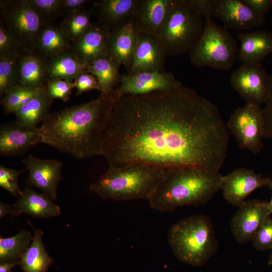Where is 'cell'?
Returning a JSON list of instances; mask_svg holds the SVG:
<instances>
[{
  "instance_id": "836d02e7",
  "label": "cell",
  "mask_w": 272,
  "mask_h": 272,
  "mask_svg": "<svg viewBox=\"0 0 272 272\" xmlns=\"http://www.w3.org/2000/svg\"><path fill=\"white\" fill-rule=\"evenodd\" d=\"M49 22L64 16L61 0H28Z\"/></svg>"
},
{
  "instance_id": "5b68a950",
  "label": "cell",
  "mask_w": 272,
  "mask_h": 272,
  "mask_svg": "<svg viewBox=\"0 0 272 272\" xmlns=\"http://www.w3.org/2000/svg\"><path fill=\"white\" fill-rule=\"evenodd\" d=\"M168 241L179 261L196 266L204 264L218 248L212 223L203 215L190 216L173 225Z\"/></svg>"
},
{
  "instance_id": "83f0119b",
  "label": "cell",
  "mask_w": 272,
  "mask_h": 272,
  "mask_svg": "<svg viewBox=\"0 0 272 272\" xmlns=\"http://www.w3.org/2000/svg\"><path fill=\"white\" fill-rule=\"evenodd\" d=\"M71 45L70 41L59 25L48 23L39 33V53L45 60L70 49Z\"/></svg>"
},
{
  "instance_id": "b9f144b4",
  "label": "cell",
  "mask_w": 272,
  "mask_h": 272,
  "mask_svg": "<svg viewBox=\"0 0 272 272\" xmlns=\"http://www.w3.org/2000/svg\"><path fill=\"white\" fill-rule=\"evenodd\" d=\"M249 7L257 14L265 17L272 6V0H243Z\"/></svg>"
},
{
  "instance_id": "d6a6232c",
  "label": "cell",
  "mask_w": 272,
  "mask_h": 272,
  "mask_svg": "<svg viewBox=\"0 0 272 272\" xmlns=\"http://www.w3.org/2000/svg\"><path fill=\"white\" fill-rule=\"evenodd\" d=\"M19 57L0 56V95L18 85V64Z\"/></svg>"
},
{
  "instance_id": "7a4b0ae2",
  "label": "cell",
  "mask_w": 272,
  "mask_h": 272,
  "mask_svg": "<svg viewBox=\"0 0 272 272\" xmlns=\"http://www.w3.org/2000/svg\"><path fill=\"white\" fill-rule=\"evenodd\" d=\"M121 97L115 89L92 101L50 113L39 127L42 143L78 159L101 155L110 117Z\"/></svg>"
},
{
  "instance_id": "7dc6e473",
  "label": "cell",
  "mask_w": 272,
  "mask_h": 272,
  "mask_svg": "<svg viewBox=\"0 0 272 272\" xmlns=\"http://www.w3.org/2000/svg\"><path fill=\"white\" fill-rule=\"evenodd\" d=\"M267 265L269 266L272 265V251L269 256L268 261H267Z\"/></svg>"
},
{
  "instance_id": "7c38bea8",
  "label": "cell",
  "mask_w": 272,
  "mask_h": 272,
  "mask_svg": "<svg viewBox=\"0 0 272 272\" xmlns=\"http://www.w3.org/2000/svg\"><path fill=\"white\" fill-rule=\"evenodd\" d=\"M272 183L269 177H263L253 170L238 168L226 175L222 187L225 199L232 205L239 207L255 190L268 186Z\"/></svg>"
},
{
  "instance_id": "c3c4849f",
  "label": "cell",
  "mask_w": 272,
  "mask_h": 272,
  "mask_svg": "<svg viewBox=\"0 0 272 272\" xmlns=\"http://www.w3.org/2000/svg\"><path fill=\"white\" fill-rule=\"evenodd\" d=\"M10 272H12V271H10Z\"/></svg>"
},
{
  "instance_id": "2e32d148",
  "label": "cell",
  "mask_w": 272,
  "mask_h": 272,
  "mask_svg": "<svg viewBox=\"0 0 272 272\" xmlns=\"http://www.w3.org/2000/svg\"><path fill=\"white\" fill-rule=\"evenodd\" d=\"M214 17L226 28L236 30L259 27L265 21V17L256 13L243 0H218Z\"/></svg>"
},
{
  "instance_id": "d6986e66",
  "label": "cell",
  "mask_w": 272,
  "mask_h": 272,
  "mask_svg": "<svg viewBox=\"0 0 272 272\" xmlns=\"http://www.w3.org/2000/svg\"><path fill=\"white\" fill-rule=\"evenodd\" d=\"M42 143L39 127L25 130L15 122L1 126L0 129V153L5 156H15L24 153Z\"/></svg>"
},
{
  "instance_id": "ba28073f",
  "label": "cell",
  "mask_w": 272,
  "mask_h": 272,
  "mask_svg": "<svg viewBox=\"0 0 272 272\" xmlns=\"http://www.w3.org/2000/svg\"><path fill=\"white\" fill-rule=\"evenodd\" d=\"M0 23L23 49L27 53L41 57L38 50L39 35L49 22L28 1H0Z\"/></svg>"
},
{
  "instance_id": "f35d334b",
  "label": "cell",
  "mask_w": 272,
  "mask_h": 272,
  "mask_svg": "<svg viewBox=\"0 0 272 272\" xmlns=\"http://www.w3.org/2000/svg\"><path fill=\"white\" fill-rule=\"evenodd\" d=\"M266 98L262 112L264 121V138L272 141V72L268 75Z\"/></svg>"
},
{
  "instance_id": "52a82bcc",
  "label": "cell",
  "mask_w": 272,
  "mask_h": 272,
  "mask_svg": "<svg viewBox=\"0 0 272 272\" xmlns=\"http://www.w3.org/2000/svg\"><path fill=\"white\" fill-rule=\"evenodd\" d=\"M237 52V42L228 29L212 19L206 20L201 37L188 52L195 67L227 71L232 67Z\"/></svg>"
},
{
  "instance_id": "9a60e30c",
  "label": "cell",
  "mask_w": 272,
  "mask_h": 272,
  "mask_svg": "<svg viewBox=\"0 0 272 272\" xmlns=\"http://www.w3.org/2000/svg\"><path fill=\"white\" fill-rule=\"evenodd\" d=\"M22 162L29 170L26 182L38 188L54 200L57 196V186L62 180V163L55 159H39L31 154L23 159Z\"/></svg>"
},
{
  "instance_id": "4dcf8cb0",
  "label": "cell",
  "mask_w": 272,
  "mask_h": 272,
  "mask_svg": "<svg viewBox=\"0 0 272 272\" xmlns=\"http://www.w3.org/2000/svg\"><path fill=\"white\" fill-rule=\"evenodd\" d=\"M33 238L30 232L23 230L13 237H1L0 263L20 260L29 248Z\"/></svg>"
},
{
  "instance_id": "484cf974",
  "label": "cell",
  "mask_w": 272,
  "mask_h": 272,
  "mask_svg": "<svg viewBox=\"0 0 272 272\" xmlns=\"http://www.w3.org/2000/svg\"><path fill=\"white\" fill-rule=\"evenodd\" d=\"M30 226L34 229L32 242L20 260V265L24 272H46L54 262L48 254L42 242L43 231L35 229L30 222Z\"/></svg>"
},
{
  "instance_id": "f6af8a7d",
  "label": "cell",
  "mask_w": 272,
  "mask_h": 272,
  "mask_svg": "<svg viewBox=\"0 0 272 272\" xmlns=\"http://www.w3.org/2000/svg\"><path fill=\"white\" fill-rule=\"evenodd\" d=\"M17 265H20V260L1 263L0 272H10L11 270Z\"/></svg>"
},
{
  "instance_id": "ab89813d",
  "label": "cell",
  "mask_w": 272,
  "mask_h": 272,
  "mask_svg": "<svg viewBox=\"0 0 272 272\" xmlns=\"http://www.w3.org/2000/svg\"><path fill=\"white\" fill-rule=\"evenodd\" d=\"M74 83L77 88V96L92 90L99 91V86L97 78L88 72L79 75Z\"/></svg>"
},
{
  "instance_id": "277c9868",
  "label": "cell",
  "mask_w": 272,
  "mask_h": 272,
  "mask_svg": "<svg viewBox=\"0 0 272 272\" xmlns=\"http://www.w3.org/2000/svg\"><path fill=\"white\" fill-rule=\"evenodd\" d=\"M165 173L164 168L146 164L109 165L89 189L103 199L148 200Z\"/></svg>"
},
{
  "instance_id": "9c48e42d",
  "label": "cell",
  "mask_w": 272,
  "mask_h": 272,
  "mask_svg": "<svg viewBox=\"0 0 272 272\" xmlns=\"http://www.w3.org/2000/svg\"><path fill=\"white\" fill-rule=\"evenodd\" d=\"M226 126L241 149L256 154L263 148L264 121L260 106L245 103L231 115Z\"/></svg>"
},
{
  "instance_id": "8992f818",
  "label": "cell",
  "mask_w": 272,
  "mask_h": 272,
  "mask_svg": "<svg viewBox=\"0 0 272 272\" xmlns=\"http://www.w3.org/2000/svg\"><path fill=\"white\" fill-rule=\"evenodd\" d=\"M202 17L187 0H174L157 37L167 56L189 52L204 28Z\"/></svg>"
},
{
  "instance_id": "4fadbf2b",
  "label": "cell",
  "mask_w": 272,
  "mask_h": 272,
  "mask_svg": "<svg viewBox=\"0 0 272 272\" xmlns=\"http://www.w3.org/2000/svg\"><path fill=\"white\" fill-rule=\"evenodd\" d=\"M116 89L121 96L145 95L158 91H165L182 84L170 72H142L121 75Z\"/></svg>"
},
{
  "instance_id": "6da1fadb",
  "label": "cell",
  "mask_w": 272,
  "mask_h": 272,
  "mask_svg": "<svg viewBox=\"0 0 272 272\" xmlns=\"http://www.w3.org/2000/svg\"><path fill=\"white\" fill-rule=\"evenodd\" d=\"M229 140L216 105L181 84L121 97L110 117L101 155L114 166L140 164L219 171Z\"/></svg>"
},
{
  "instance_id": "ac0fdd59",
  "label": "cell",
  "mask_w": 272,
  "mask_h": 272,
  "mask_svg": "<svg viewBox=\"0 0 272 272\" xmlns=\"http://www.w3.org/2000/svg\"><path fill=\"white\" fill-rule=\"evenodd\" d=\"M174 0H138L133 21L138 32L157 36Z\"/></svg>"
},
{
  "instance_id": "f1b7e54d",
  "label": "cell",
  "mask_w": 272,
  "mask_h": 272,
  "mask_svg": "<svg viewBox=\"0 0 272 272\" xmlns=\"http://www.w3.org/2000/svg\"><path fill=\"white\" fill-rule=\"evenodd\" d=\"M120 66L114 58L107 55L88 65L87 72L97 78L101 93H108L115 89L120 82Z\"/></svg>"
},
{
  "instance_id": "1f68e13d",
  "label": "cell",
  "mask_w": 272,
  "mask_h": 272,
  "mask_svg": "<svg viewBox=\"0 0 272 272\" xmlns=\"http://www.w3.org/2000/svg\"><path fill=\"white\" fill-rule=\"evenodd\" d=\"M45 87L31 88L17 85L11 88L1 100L4 114L14 113Z\"/></svg>"
},
{
  "instance_id": "60d3db41",
  "label": "cell",
  "mask_w": 272,
  "mask_h": 272,
  "mask_svg": "<svg viewBox=\"0 0 272 272\" xmlns=\"http://www.w3.org/2000/svg\"><path fill=\"white\" fill-rule=\"evenodd\" d=\"M206 20H212L214 16L218 0H187Z\"/></svg>"
},
{
  "instance_id": "ee69618b",
  "label": "cell",
  "mask_w": 272,
  "mask_h": 272,
  "mask_svg": "<svg viewBox=\"0 0 272 272\" xmlns=\"http://www.w3.org/2000/svg\"><path fill=\"white\" fill-rule=\"evenodd\" d=\"M8 214H10L14 218L19 216L16 210L14 207L12 208L8 204L1 202L0 218H3Z\"/></svg>"
},
{
  "instance_id": "d4e9b609",
  "label": "cell",
  "mask_w": 272,
  "mask_h": 272,
  "mask_svg": "<svg viewBox=\"0 0 272 272\" xmlns=\"http://www.w3.org/2000/svg\"><path fill=\"white\" fill-rule=\"evenodd\" d=\"M46 79H62L73 82L88 65L70 49L45 60ZM46 80V81H47Z\"/></svg>"
},
{
  "instance_id": "3957f363",
  "label": "cell",
  "mask_w": 272,
  "mask_h": 272,
  "mask_svg": "<svg viewBox=\"0 0 272 272\" xmlns=\"http://www.w3.org/2000/svg\"><path fill=\"white\" fill-rule=\"evenodd\" d=\"M224 181L219 171L193 167L165 169L163 179L148 200L149 205L161 212L201 205L222 189Z\"/></svg>"
},
{
  "instance_id": "603a6c76",
  "label": "cell",
  "mask_w": 272,
  "mask_h": 272,
  "mask_svg": "<svg viewBox=\"0 0 272 272\" xmlns=\"http://www.w3.org/2000/svg\"><path fill=\"white\" fill-rule=\"evenodd\" d=\"M53 99L48 94L45 87L15 113V123L25 130L37 128L50 113Z\"/></svg>"
},
{
  "instance_id": "d590c367",
  "label": "cell",
  "mask_w": 272,
  "mask_h": 272,
  "mask_svg": "<svg viewBox=\"0 0 272 272\" xmlns=\"http://www.w3.org/2000/svg\"><path fill=\"white\" fill-rule=\"evenodd\" d=\"M45 88L48 94L53 100L59 99L63 101H67L70 99L72 90L76 87L74 82L57 79L47 80Z\"/></svg>"
},
{
  "instance_id": "74e56055",
  "label": "cell",
  "mask_w": 272,
  "mask_h": 272,
  "mask_svg": "<svg viewBox=\"0 0 272 272\" xmlns=\"http://www.w3.org/2000/svg\"><path fill=\"white\" fill-rule=\"evenodd\" d=\"M27 53L0 23V56L21 57Z\"/></svg>"
},
{
  "instance_id": "7bdbcfd3",
  "label": "cell",
  "mask_w": 272,
  "mask_h": 272,
  "mask_svg": "<svg viewBox=\"0 0 272 272\" xmlns=\"http://www.w3.org/2000/svg\"><path fill=\"white\" fill-rule=\"evenodd\" d=\"M61 1L65 15L86 8L87 4L90 2L88 0H61Z\"/></svg>"
},
{
  "instance_id": "bcb514c9",
  "label": "cell",
  "mask_w": 272,
  "mask_h": 272,
  "mask_svg": "<svg viewBox=\"0 0 272 272\" xmlns=\"http://www.w3.org/2000/svg\"><path fill=\"white\" fill-rule=\"evenodd\" d=\"M272 190V183L268 187ZM267 208L269 214H272V197L270 200L267 202Z\"/></svg>"
},
{
  "instance_id": "ffe728a7",
  "label": "cell",
  "mask_w": 272,
  "mask_h": 272,
  "mask_svg": "<svg viewBox=\"0 0 272 272\" xmlns=\"http://www.w3.org/2000/svg\"><path fill=\"white\" fill-rule=\"evenodd\" d=\"M109 33L98 22L93 23L79 40L71 44L70 50L88 66L98 58L108 55Z\"/></svg>"
},
{
  "instance_id": "5bb4252c",
  "label": "cell",
  "mask_w": 272,
  "mask_h": 272,
  "mask_svg": "<svg viewBox=\"0 0 272 272\" xmlns=\"http://www.w3.org/2000/svg\"><path fill=\"white\" fill-rule=\"evenodd\" d=\"M166 52L158 38L150 33L138 32L129 72H165Z\"/></svg>"
},
{
  "instance_id": "8fae6325",
  "label": "cell",
  "mask_w": 272,
  "mask_h": 272,
  "mask_svg": "<svg viewBox=\"0 0 272 272\" xmlns=\"http://www.w3.org/2000/svg\"><path fill=\"white\" fill-rule=\"evenodd\" d=\"M238 207L231 220L230 228L236 241L243 244L251 241L270 214L267 202L258 199L245 200Z\"/></svg>"
},
{
  "instance_id": "30bf717a",
  "label": "cell",
  "mask_w": 272,
  "mask_h": 272,
  "mask_svg": "<svg viewBox=\"0 0 272 272\" xmlns=\"http://www.w3.org/2000/svg\"><path fill=\"white\" fill-rule=\"evenodd\" d=\"M268 76L261 62H243L232 73L230 81L246 103L260 106L266 100Z\"/></svg>"
},
{
  "instance_id": "7402d4cb",
  "label": "cell",
  "mask_w": 272,
  "mask_h": 272,
  "mask_svg": "<svg viewBox=\"0 0 272 272\" xmlns=\"http://www.w3.org/2000/svg\"><path fill=\"white\" fill-rule=\"evenodd\" d=\"M237 58L243 62H261L272 53V33L266 30L240 32Z\"/></svg>"
},
{
  "instance_id": "f546056e",
  "label": "cell",
  "mask_w": 272,
  "mask_h": 272,
  "mask_svg": "<svg viewBox=\"0 0 272 272\" xmlns=\"http://www.w3.org/2000/svg\"><path fill=\"white\" fill-rule=\"evenodd\" d=\"M93 8L66 14L58 25L71 44L76 42L91 26Z\"/></svg>"
},
{
  "instance_id": "e575fe53",
  "label": "cell",
  "mask_w": 272,
  "mask_h": 272,
  "mask_svg": "<svg viewBox=\"0 0 272 272\" xmlns=\"http://www.w3.org/2000/svg\"><path fill=\"white\" fill-rule=\"evenodd\" d=\"M17 170L0 165V186L7 190L14 196L19 197L21 192L18 184L19 176L27 170Z\"/></svg>"
},
{
  "instance_id": "4316f807",
  "label": "cell",
  "mask_w": 272,
  "mask_h": 272,
  "mask_svg": "<svg viewBox=\"0 0 272 272\" xmlns=\"http://www.w3.org/2000/svg\"><path fill=\"white\" fill-rule=\"evenodd\" d=\"M45 60L31 54L23 55L18 59V85L31 88L45 86Z\"/></svg>"
},
{
  "instance_id": "cb8c5ba5",
  "label": "cell",
  "mask_w": 272,
  "mask_h": 272,
  "mask_svg": "<svg viewBox=\"0 0 272 272\" xmlns=\"http://www.w3.org/2000/svg\"><path fill=\"white\" fill-rule=\"evenodd\" d=\"M18 215L29 214L34 218H47L60 214V208L53 203L51 198L44 193H38L26 186L13 206Z\"/></svg>"
},
{
  "instance_id": "8d00e7d4",
  "label": "cell",
  "mask_w": 272,
  "mask_h": 272,
  "mask_svg": "<svg viewBox=\"0 0 272 272\" xmlns=\"http://www.w3.org/2000/svg\"><path fill=\"white\" fill-rule=\"evenodd\" d=\"M257 250L272 249V218L268 216L256 232L251 240Z\"/></svg>"
},
{
  "instance_id": "e0dca14e",
  "label": "cell",
  "mask_w": 272,
  "mask_h": 272,
  "mask_svg": "<svg viewBox=\"0 0 272 272\" xmlns=\"http://www.w3.org/2000/svg\"><path fill=\"white\" fill-rule=\"evenodd\" d=\"M138 0H100L93 3L98 22L111 32L133 20Z\"/></svg>"
},
{
  "instance_id": "44dd1931",
  "label": "cell",
  "mask_w": 272,
  "mask_h": 272,
  "mask_svg": "<svg viewBox=\"0 0 272 272\" xmlns=\"http://www.w3.org/2000/svg\"><path fill=\"white\" fill-rule=\"evenodd\" d=\"M138 33L132 20L108 34V55L128 70L131 63Z\"/></svg>"
}]
</instances>
